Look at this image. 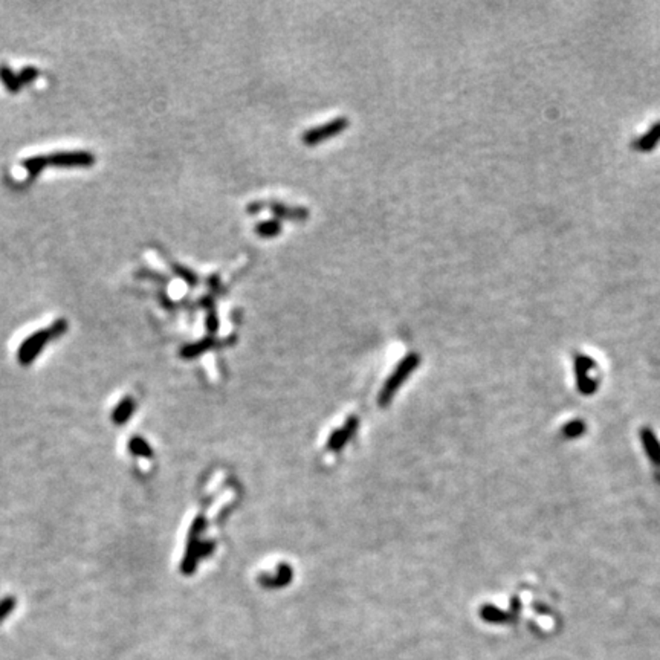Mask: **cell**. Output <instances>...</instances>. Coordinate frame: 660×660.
Wrapping results in <instances>:
<instances>
[{"mask_svg": "<svg viewBox=\"0 0 660 660\" xmlns=\"http://www.w3.org/2000/svg\"><path fill=\"white\" fill-rule=\"evenodd\" d=\"M347 127H349V119H347V118H336L334 121H330V123H326V124L319 126V127H314V128L308 130V132L303 133L301 140L306 145H315V144H319V143H324V141L330 140V138L336 136L338 133L344 132Z\"/></svg>", "mask_w": 660, "mask_h": 660, "instance_id": "cell-1", "label": "cell"}, {"mask_svg": "<svg viewBox=\"0 0 660 660\" xmlns=\"http://www.w3.org/2000/svg\"><path fill=\"white\" fill-rule=\"evenodd\" d=\"M48 165L52 167H91L95 164V156L91 152L75 150V152H55L48 154Z\"/></svg>", "mask_w": 660, "mask_h": 660, "instance_id": "cell-2", "label": "cell"}, {"mask_svg": "<svg viewBox=\"0 0 660 660\" xmlns=\"http://www.w3.org/2000/svg\"><path fill=\"white\" fill-rule=\"evenodd\" d=\"M592 366V361L588 358H578L576 359V376H578V388L583 395H592L596 388V382L588 378V369Z\"/></svg>", "mask_w": 660, "mask_h": 660, "instance_id": "cell-3", "label": "cell"}, {"mask_svg": "<svg viewBox=\"0 0 660 660\" xmlns=\"http://www.w3.org/2000/svg\"><path fill=\"white\" fill-rule=\"evenodd\" d=\"M265 206H268V210H271L274 213L277 220L279 219L303 220V219H308V216H309V211L305 210V208H291L288 205L279 204V202H269V204H265Z\"/></svg>", "mask_w": 660, "mask_h": 660, "instance_id": "cell-4", "label": "cell"}, {"mask_svg": "<svg viewBox=\"0 0 660 660\" xmlns=\"http://www.w3.org/2000/svg\"><path fill=\"white\" fill-rule=\"evenodd\" d=\"M51 336H52L51 329H49V330H43V332H39V334H36V335H32V336L29 338V340L22 345V350H20V356H22V358H23V359L32 358V356L36 355V353L41 349V345L45 344Z\"/></svg>", "mask_w": 660, "mask_h": 660, "instance_id": "cell-5", "label": "cell"}, {"mask_svg": "<svg viewBox=\"0 0 660 660\" xmlns=\"http://www.w3.org/2000/svg\"><path fill=\"white\" fill-rule=\"evenodd\" d=\"M642 444H644L648 457L653 460V463L660 468V444L656 436L649 430L642 431Z\"/></svg>", "mask_w": 660, "mask_h": 660, "instance_id": "cell-6", "label": "cell"}, {"mask_svg": "<svg viewBox=\"0 0 660 660\" xmlns=\"http://www.w3.org/2000/svg\"><path fill=\"white\" fill-rule=\"evenodd\" d=\"M0 80H2V83L5 84L8 92L17 93L22 89L19 77H17V74L13 72V69H10L6 65H0Z\"/></svg>", "mask_w": 660, "mask_h": 660, "instance_id": "cell-7", "label": "cell"}, {"mask_svg": "<svg viewBox=\"0 0 660 660\" xmlns=\"http://www.w3.org/2000/svg\"><path fill=\"white\" fill-rule=\"evenodd\" d=\"M48 165V158L46 156H31V158L28 159H25L22 162V167L28 171V175L31 178H37L40 173L45 170V167Z\"/></svg>", "mask_w": 660, "mask_h": 660, "instance_id": "cell-8", "label": "cell"}, {"mask_svg": "<svg viewBox=\"0 0 660 660\" xmlns=\"http://www.w3.org/2000/svg\"><path fill=\"white\" fill-rule=\"evenodd\" d=\"M256 232L263 239H274L282 232V222L274 219V220H266V222L258 223L256 227Z\"/></svg>", "mask_w": 660, "mask_h": 660, "instance_id": "cell-9", "label": "cell"}, {"mask_svg": "<svg viewBox=\"0 0 660 660\" xmlns=\"http://www.w3.org/2000/svg\"><path fill=\"white\" fill-rule=\"evenodd\" d=\"M40 75V71L37 67H34V66H25L20 69V72L17 74V77H19V81L22 86H28L31 84L32 81H36L37 78Z\"/></svg>", "mask_w": 660, "mask_h": 660, "instance_id": "cell-10", "label": "cell"}, {"mask_svg": "<svg viewBox=\"0 0 660 660\" xmlns=\"http://www.w3.org/2000/svg\"><path fill=\"white\" fill-rule=\"evenodd\" d=\"M584 433V423L581 421H573L564 427V434L567 437H578Z\"/></svg>", "mask_w": 660, "mask_h": 660, "instance_id": "cell-11", "label": "cell"}, {"mask_svg": "<svg viewBox=\"0 0 660 660\" xmlns=\"http://www.w3.org/2000/svg\"><path fill=\"white\" fill-rule=\"evenodd\" d=\"M175 272L180 277L182 280L187 282L188 284L191 286H194L197 284V275L194 272H191L188 268H184V266H179V265H175Z\"/></svg>", "mask_w": 660, "mask_h": 660, "instance_id": "cell-12", "label": "cell"}]
</instances>
